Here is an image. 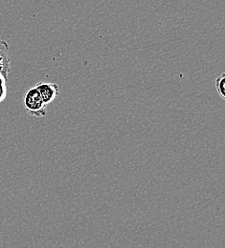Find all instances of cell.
<instances>
[{
    "instance_id": "5b68a950",
    "label": "cell",
    "mask_w": 225,
    "mask_h": 248,
    "mask_svg": "<svg viewBox=\"0 0 225 248\" xmlns=\"http://www.w3.org/2000/svg\"><path fill=\"white\" fill-rule=\"evenodd\" d=\"M7 78L0 73V103L3 102L8 94V89H7Z\"/></svg>"
},
{
    "instance_id": "3957f363",
    "label": "cell",
    "mask_w": 225,
    "mask_h": 248,
    "mask_svg": "<svg viewBox=\"0 0 225 248\" xmlns=\"http://www.w3.org/2000/svg\"><path fill=\"white\" fill-rule=\"evenodd\" d=\"M11 72V59L9 56V44L0 37V73L8 79Z\"/></svg>"
},
{
    "instance_id": "7a4b0ae2",
    "label": "cell",
    "mask_w": 225,
    "mask_h": 248,
    "mask_svg": "<svg viewBox=\"0 0 225 248\" xmlns=\"http://www.w3.org/2000/svg\"><path fill=\"white\" fill-rule=\"evenodd\" d=\"M35 87L46 105L52 103L60 93L59 84L54 82H37Z\"/></svg>"
},
{
    "instance_id": "6da1fadb",
    "label": "cell",
    "mask_w": 225,
    "mask_h": 248,
    "mask_svg": "<svg viewBox=\"0 0 225 248\" xmlns=\"http://www.w3.org/2000/svg\"><path fill=\"white\" fill-rule=\"evenodd\" d=\"M23 105L27 113L36 119L46 116V104L43 102L40 94L35 87L30 88L23 97Z\"/></svg>"
},
{
    "instance_id": "277c9868",
    "label": "cell",
    "mask_w": 225,
    "mask_h": 248,
    "mask_svg": "<svg viewBox=\"0 0 225 248\" xmlns=\"http://www.w3.org/2000/svg\"><path fill=\"white\" fill-rule=\"evenodd\" d=\"M216 89L219 95L225 99V74H222L219 78L216 79Z\"/></svg>"
}]
</instances>
